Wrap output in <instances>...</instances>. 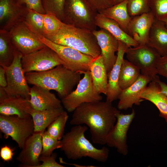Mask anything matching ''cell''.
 <instances>
[{
	"mask_svg": "<svg viewBox=\"0 0 167 167\" xmlns=\"http://www.w3.org/2000/svg\"><path fill=\"white\" fill-rule=\"evenodd\" d=\"M112 103L106 101L83 103L73 112L70 123L73 125L86 124L89 128L92 142L105 145L116 122V115L120 111Z\"/></svg>",
	"mask_w": 167,
	"mask_h": 167,
	"instance_id": "obj_1",
	"label": "cell"
},
{
	"mask_svg": "<svg viewBox=\"0 0 167 167\" xmlns=\"http://www.w3.org/2000/svg\"><path fill=\"white\" fill-rule=\"evenodd\" d=\"M81 74L61 65L46 71L27 73L25 76L28 84L54 90L61 99L70 94L78 84Z\"/></svg>",
	"mask_w": 167,
	"mask_h": 167,
	"instance_id": "obj_2",
	"label": "cell"
},
{
	"mask_svg": "<svg viewBox=\"0 0 167 167\" xmlns=\"http://www.w3.org/2000/svg\"><path fill=\"white\" fill-rule=\"evenodd\" d=\"M88 127L80 125H75L64 135L61 140L63 151L69 159L76 160L88 157L97 161L105 162L108 160L109 150L105 147L98 149L95 147L85 137Z\"/></svg>",
	"mask_w": 167,
	"mask_h": 167,
	"instance_id": "obj_3",
	"label": "cell"
},
{
	"mask_svg": "<svg viewBox=\"0 0 167 167\" xmlns=\"http://www.w3.org/2000/svg\"><path fill=\"white\" fill-rule=\"evenodd\" d=\"M46 38L55 43L72 48L94 58L101 54L96 38L92 31L89 30L63 23L56 33Z\"/></svg>",
	"mask_w": 167,
	"mask_h": 167,
	"instance_id": "obj_4",
	"label": "cell"
},
{
	"mask_svg": "<svg viewBox=\"0 0 167 167\" xmlns=\"http://www.w3.org/2000/svg\"><path fill=\"white\" fill-rule=\"evenodd\" d=\"M98 13L86 0H65L62 22L92 31L97 27L95 19Z\"/></svg>",
	"mask_w": 167,
	"mask_h": 167,
	"instance_id": "obj_5",
	"label": "cell"
},
{
	"mask_svg": "<svg viewBox=\"0 0 167 167\" xmlns=\"http://www.w3.org/2000/svg\"><path fill=\"white\" fill-rule=\"evenodd\" d=\"M36 35L44 44L58 54L62 65L68 69L81 74L89 70L94 58L72 48L55 43L43 36Z\"/></svg>",
	"mask_w": 167,
	"mask_h": 167,
	"instance_id": "obj_6",
	"label": "cell"
},
{
	"mask_svg": "<svg viewBox=\"0 0 167 167\" xmlns=\"http://www.w3.org/2000/svg\"><path fill=\"white\" fill-rule=\"evenodd\" d=\"M23 56L15 48L12 63L8 66L3 67L6 71L7 82V86L3 88L8 96H20L29 100L31 88L28 86L22 67Z\"/></svg>",
	"mask_w": 167,
	"mask_h": 167,
	"instance_id": "obj_7",
	"label": "cell"
},
{
	"mask_svg": "<svg viewBox=\"0 0 167 167\" xmlns=\"http://www.w3.org/2000/svg\"><path fill=\"white\" fill-rule=\"evenodd\" d=\"M0 129L6 138L10 137L21 149L25 141L34 132L32 118L0 115Z\"/></svg>",
	"mask_w": 167,
	"mask_h": 167,
	"instance_id": "obj_8",
	"label": "cell"
},
{
	"mask_svg": "<svg viewBox=\"0 0 167 167\" xmlns=\"http://www.w3.org/2000/svg\"><path fill=\"white\" fill-rule=\"evenodd\" d=\"M102 97L95 89L89 70L84 73V76L77 85L76 89L61 99L62 104L68 112H73L81 104L101 101Z\"/></svg>",
	"mask_w": 167,
	"mask_h": 167,
	"instance_id": "obj_9",
	"label": "cell"
},
{
	"mask_svg": "<svg viewBox=\"0 0 167 167\" xmlns=\"http://www.w3.org/2000/svg\"><path fill=\"white\" fill-rule=\"evenodd\" d=\"M127 60L140 71L141 74L152 80L158 74L156 64L161 56L154 49L146 44L128 47L126 53Z\"/></svg>",
	"mask_w": 167,
	"mask_h": 167,
	"instance_id": "obj_10",
	"label": "cell"
},
{
	"mask_svg": "<svg viewBox=\"0 0 167 167\" xmlns=\"http://www.w3.org/2000/svg\"><path fill=\"white\" fill-rule=\"evenodd\" d=\"M9 31L14 48L23 55L34 53L46 46L23 21L15 25Z\"/></svg>",
	"mask_w": 167,
	"mask_h": 167,
	"instance_id": "obj_11",
	"label": "cell"
},
{
	"mask_svg": "<svg viewBox=\"0 0 167 167\" xmlns=\"http://www.w3.org/2000/svg\"><path fill=\"white\" fill-rule=\"evenodd\" d=\"M21 63L25 74L46 71L62 65L58 54L47 46L34 53L23 55Z\"/></svg>",
	"mask_w": 167,
	"mask_h": 167,
	"instance_id": "obj_12",
	"label": "cell"
},
{
	"mask_svg": "<svg viewBox=\"0 0 167 167\" xmlns=\"http://www.w3.org/2000/svg\"><path fill=\"white\" fill-rule=\"evenodd\" d=\"M135 116L134 109L127 114L121 113L120 111L118 113L116 122L106 138V144L115 148L118 153L124 156L128 153L127 133Z\"/></svg>",
	"mask_w": 167,
	"mask_h": 167,
	"instance_id": "obj_13",
	"label": "cell"
},
{
	"mask_svg": "<svg viewBox=\"0 0 167 167\" xmlns=\"http://www.w3.org/2000/svg\"><path fill=\"white\" fill-rule=\"evenodd\" d=\"M44 131L34 132L27 139L16 158L23 167H37L42 150V136Z\"/></svg>",
	"mask_w": 167,
	"mask_h": 167,
	"instance_id": "obj_14",
	"label": "cell"
},
{
	"mask_svg": "<svg viewBox=\"0 0 167 167\" xmlns=\"http://www.w3.org/2000/svg\"><path fill=\"white\" fill-rule=\"evenodd\" d=\"M28 9L17 0H0V29L9 31L16 24L23 21Z\"/></svg>",
	"mask_w": 167,
	"mask_h": 167,
	"instance_id": "obj_15",
	"label": "cell"
},
{
	"mask_svg": "<svg viewBox=\"0 0 167 167\" xmlns=\"http://www.w3.org/2000/svg\"><path fill=\"white\" fill-rule=\"evenodd\" d=\"M152 80L149 77L141 74L133 84L122 90L118 98V109L126 110L132 108L134 105H139L143 100L141 94Z\"/></svg>",
	"mask_w": 167,
	"mask_h": 167,
	"instance_id": "obj_16",
	"label": "cell"
},
{
	"mask_svg": "<svg viewBox=\"0 0 167 167\" xmlns=\"http://www.w3.org/2000/svg\"><path fill=\"white\" fill-rule=\"evenodd\" d=\"M101 50V55L108 73L112 69L116 61L115 54L118 48V41L105 29L92 31Z\"/></svg>",
	"mask_w": 167,
	"mask_h": 167,
	"instance_id": "obj_17",
	"label": "cell"
},
{
	"mask_svg": "<svg viewBox=\"0 0 167 167\" xmlns=\"http://www.w3.org/2000/svg\"><path fill=\"white\" fill-rule=\"evenodd\" d=\"M155 19L151 11L132 17L128 26L127 33L139 45L146 44Z\"/></svg>",
	"mask_w": 167,
	"mask_h": 167,
	"instance_id": "obj_18",
	"label": "cell"
},
{
	"mask_svg": "<svg viewBox=\"0 0 167 167\" xmlns=\"http://www.w3.org/2000/svg\"><path fill=\"white\" fill-rule=\"evenodd\" d=\"M119 46L115 63L108 73V84L106 101L112 102L118 99L122 91L119 86L118 80L121 67L124 56L128 47L123 42L118 41Z\"/></svg>",
	"mask_w": 167,
	"mask_h": 167,
	"instance_id": "obj_19",
	"label": "cell"
},
{
	"mask_svg": "<svg viewBox=\"0 0 167 167\" xmlns=\"http://www.w3.org/2000/svg\"><path fill=\"white\" fill-rule=\"evenodd\" d=\"M28 101L35 110H43L63 107L61 101L50 90L35 85L30 88Z\"/></svg>",
	"mask_w": 167,
	"mask_h": 167,
	"instance_id": "obj_20",
	"label": "cell"
},
{
	"mask_svg": "<svg viewBox=\"0 0 167 167\" xmlns=\"http://www.w3.org/2000/svg\"><path fill=\"white\" fill-rule=\"evenodd\" d=\"M32 109L28 100L20 96H7L0 100V114L28 118L32 117Z\"/></svg>",
	"mask_w": 167,
	"mask_h": 167,
	"instance_id": "obj_21",
	"label": "cell"
},
{
	"mask_svg": "<svg viewBox=\"0 0 167 167\" xmlns=\"http://www.w3.org/2000/svg\"><path fill=\"white\" fill-rule=\"evenodd\" d=\"M146 45L155 49L161 56L167 55V28L163 21L155 19Z\"/></svg>",
	"mask_w": 167,
	"mask_h": 167,
	"instance_id": "obj_22",
	"label": "cell"
},
{
	"mask_svg": "<svg viewBox=\"0 0 167 167\" xmlns=\"http://www.w3.org/2000/svg\"><path fill=\"white\" fill-rule=\"evenodd\" d=\"M141 97L154 104L159 110V116L167 123V96L161 92L158 83L152 80L142 92Z\"/></svg>",
	"mask_w": 167,
	"mask_h": 167,
	"instance_id": "obj_23",
	"label": "cell"
},
{
	"mask_svg": "<svg viewBox=\"0 0 167 167\" xmlns=\"http://www.w3.org/2000/svg\"><path fill=\"white\" fill-rule=\"evenodd\" d=\"M95 22L97 26L106 30L118 41L124 43L128 47H135L139 45L113 20L98 13L96 17Z\"/></svg>",
	"mask_w": 167,
	"mask_h": 167,
	"instance_id": "obj_24",
	"label": "cell"
},
{
	"mask_svg": "<svg viewBox=\"0 0 167 167\" xmlns=\"http://www.w3.org/2000/svg\"><path fill=\"white\" fill-rule=\"evenodd\" d=\"M89 71L95 89L99 94L106 95L108 84V72L101 54L94 58L90 65Z\"/></svg>",
	"mask_w": 167,
	"mask_h": 167,
	"instance_id": "obj_25",
	"label": "cell"
},
{
	"mask_svg": "<svg viewBox=\"0 0 167 167\" xmlns=\"http://www.w3.org/2000/svg\"><path fill=\"white\" fill-rule=\"evenodd\" d=\"M128 0L105 9L99 13L102 16L113 20L127 33V28L132 18L127 9Z\"/></svg>",
	"mask_w": 167,
	"mask_h": 167,
	"instance_id": "obj_26",
	"label": "cell"
},
{
	"mask_svg": "<svg viewBox=\"0 0 167 167\" xmlns=\"http://www.w3.org/2000/svg\"><path fill=\"white\" fill-rule=\"evenodd\" d=\"M65 111L63 107L43 110L32 109L31 115L34 123V132L45 130L47 127Z\"/></svg>",
	"mask_w": 167,
	"mask_h": 167,
	"instance_id": "obj_27",
	"label": "cell"
},
{
	"mask_svg": "<svg viewBox=\"0 0 167 167\" xmlns=\"http://www.w3.org/2000/svg\"><path fill=\"white\" fill-rule=\"evenodd\" d=\"M141 74L139 68L127 60L123 59L121 67L118 84L124 90L133 84Z\"/></svg>",
	"mask_w": 167,
	"mask_h": 167,
	"instance_id": "obj_28",
	"label": "cell"
},
{
	"mask_svg": "<svg viewBox=\"0 0 167 167\" xmlns=\"http://www.w3.org/2000/svg\"><path fill=\"white\" fill-rule=\"evenodd\" d=\"M15 48L11 41L9 31L0 29V65L9 66L14 58Z\"/></svg>",
	"mask_w": 167,
	"mask_h": 167,
	"instance_id": "obj_29",
	"label": "cell"
},
{
	"mask_svg": "<svg viewBox=\"0 0 167 167\" xmlns=\"http://www.w3.org/2000/svg\"><path fill=\"white\" fill-rule=\"evenodd\" d=\"M44 15L28 9V12L23 21L35 34L43 36Z\"/></svg>",
	"mask_w": 167,
	"mask_h": 167,
	"instance_id": "obj_30",
	"label": "cell"
},
{
	"mask_svg": "<svg viewBox=\"0 0 167 167\" xmlns=\"http://www.w3.org/2000/svg\"><path fill=\"white\" fill-rule=\"evenodd\" d=\"M68 118V115L65 111L48 126L46 130L48 133L52 137L61 140L64 135L65 127Z\"/></svg>",
	"mask_w": 167,
	"mask_h": 167,
	"instance_id": "obj_31",
	"label": "cell"
},
{
	"mask_svg": "<svg viewBox=\"0 0 167 167\" xmlns=\"http://www.w3.org/2000/svg\"><path fill=\"white\" fill-rule=\"evenodd\" d=\"M63 23L54 14L46 13L44 15L43 36L46 38L56 33Z\"/></svg>",
	"mask_w": 167,
	"mask_h": 167,
	"instance_id": "obj_32",
	"label": "cell"
},
{
	"mask_svg": "<svg viewBox=\"0 0 167 167\" xmlns=\"http://www.w3.org/2000/svg\"><path fill=\"white\" fill-rule=\"evenodd\" d=\"M127 7L131 18L151 12L150 0H128Z\"/></svg>",
	"mask_w": 167,
	"mask_h": 167,
	"instance_id": "obj_33",
	"label": "cell"
},
{
	"mask_svg": "<svg viewBox=\"0 0 167 167\" xmlns=\"http://www.w3.org/2000/svg\"><path fill=\"white\" fill-rule=\"evenodd\" d=\"M42 150L41 155L48 156L51 155L53 151L62 147L61 140H58L49 135L45 130L42 136Z\"/></svg>",
	"mask_w": 167,
	"mask_h": 167,
	"instance_id": "obj_34",
	"label": "cell"
},
{
	"mask_svg": "<svg viewBox=\"0 0 167 167\" xmlns=\"http://www.w3.org/2000/svg\"><path fill=\"white\" fill-rule=\"evenodd\" d=\"M65 0H42L46 13L54 14L62 21Z\"/></svg>",
	"mask_w": 167,
	"mask_h": 167,
	"instance_id": "obj_35",
	"label": "cell"
},
{
	"mask_svg": "<svg viewBox=\"0 0 167 167\" xmlns=\"http://www.w3.org/2000/svg\"><path fill=\"white\" fill-rule=\"evenodd\" d=\"M150 6L156 19L162 21L167 17V0H150Z\"/></svg>",
	"mask_w": 167,
	"mask_h": 167,
	"instance_id": "obj_36",
	"label": "cell"
},
{
	"mask_svg": "<svg viewBox=\"0 0 167 167\" xmlns=\"http://www.w3.org/2000/svg\"><path fill=\"white\" fill-rule=\"evenodd\" d=\"M20 5L24 6L28 9L45 14L46 13L43 6L42 0H17Z\"/></svg>",
	"mask_w": 167,
	"mask_h": 167,
	"instance_id": "obj_37",
	"label": "cell"
},
{
	"mask_svg": "<svg viewBox=\"0 0 167 167\" xmlns=\"http://www.w3.org/2000/svg\"><path fill=\"white\" fill-rule=\"evenodd\" d=\"M57 155L56 153H53L51 155L48 156L40 155L39 160L42 162L37 167H64V166L58 163L56 159Z\"/></svg>",
	"mask_w": 167,
	"mask_h": 167,
	"instance_id": "obj_38",
	"label": "cell"
},
{
	"mask_svg": "<svg viewBox=\"0 0 167 167\" xmlns=\"http://www.w3.org/2000/svg\"><path fill=\"white\" fill-rule=\"evenodd\" d=\"M93 9L99 13L113 6L112 0H86Z\"/></svg>",
	"mask_w": 167,
	"mask_h": 167,
	"instance_id": "obj_39",
	"label": "cell"
},
{
	"mask_svg": "<svg viewBox=\"0 0 167 167\" xmlns=\"http://www.w3.org/2000/svg\"><path fill=\"white\" fill-rule=\"evenodd\" d=\"M157 73L167 79V55L161 56L156 64Z\"/></svg>",
	"mask_w": 167,
	"mask_h": 167,
	"instance_id": "obj_40",
	"label": "cell"
},
{
	"mask_svg": "<svg viewBox=\"0 0 167 167\" xmlns=\"http://www.w3.org/2000/svg\"><path fill=\"white\" fill-rule=\"evenodd\" d=\"M14 154L13 149L9 146L6 145L2 147L0 150V156L6 162L12 160Z\"/></svg>",
	"mask_w": 167,
	"mask_h": 167,
	"instance_id": "obj_41",
	"label": "cell"
},
{
	"mask_svg": "<svg viewBox=\"0 0 167 167\" xmlns=\"http://www.w3.org/2000/svg\"><path fill=\"white\" fill-rule=\"evenodd\" d=\"M7 85L6 71L2 66H0V87L5 88Z\"/></svg>",
	"mask_w": 167,
	"mask_h": 167,
	"instance_id": "obj_42",
	"label": "cell"
},
{
	"mask_svg": "<svg viewBox=\"0 0 167 167\" xmlns=\"http://www.w3.org/2000/svg\"><path fill=\"white\" fill-rule=\"evenodd\" d=\"M155 81L159 84L161 91L167 96V85L164 82L161 81L157 75L152 80Z\"/></svg>",
	"mask_w": 167,
	"mask_h": 167,
	"instance_id": "obj_43",
	"label": "cell"
},
{
	"mask_svg": "<svg viewBox=\"0 0 167 167\" xmlns=\"http://www.w3.org/2000/svg\"><path fill=\"white\" fill-rule=\"evenodd\" d=\"M125 0H112L113 5L118 4Z\"/></svg>",
	"mask_w": 167,
	"mask_h": 167,
	"instance_id": "obj_44",
	"label": "cell"
},
{
	"mask_svg": "<svg viewBox=\"0 0 167 167\" xmlns=\"http://www.w3.org/2000/svg\"><path fill=\"white\" fill-rule=\"evenodd\" d=\"M164 23L165 26L167 28V17L163 19L162 21Z\"/></svg>",
	"mask_w": 167,
	"mask_h": 167,
	"instance_id": "obj_45",
	"label": "cell"
}]
</instances>
